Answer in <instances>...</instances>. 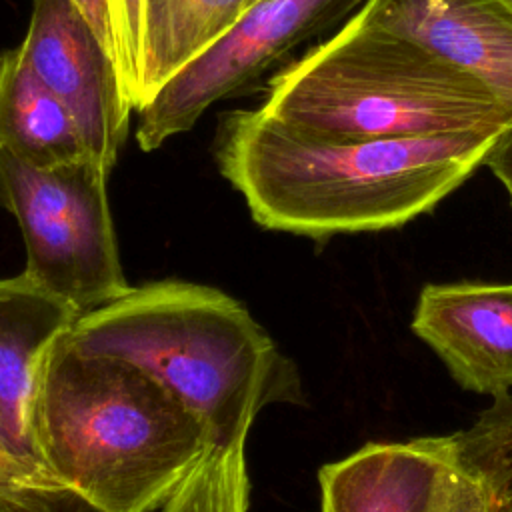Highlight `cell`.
Masks as SVG:
<instances>
[{
	"instance_id": "cell-5",
	"label": "cell",
	"mask_w": 512,
	"mask_h": 512,
	"mask_svg": "<svg viewBox=\"0 0 512 512\" xmlns=\"http://www.w3.org/2000/svg\"><path fill=\"white\" fill-rule=\"evenodd\" d=\"M108 174L92 158L34 166L0 150V204L16 218L24 238L22 272L78 316L132 288L118 256L106 194Z\"/></svg>"
},
{
	"instance_id": "cell-2",
	"label": "cell",
	"mask_w": 512,
	"mask_h": 512,
	"mask_svg": "<svg viewBox=\"0 0 512 512\" xmlns=\"http://www.w3.org/2000/svg\"><path fill=\"white\" fill-rule=\"evenodd\" d=\"M34 444L72 504L152 512L214 448L204 424L138 366L78 348L70 332L46 356Z\"/></svg>"
},
{
	"instance_id": "cell-12",
	"label": "cell",
	"mask_w": 512,
	"mask_h": 512,
	"mask_svg": "<svg viewBox=\"0 0 512 512\" xmlns=\"http://www.w3.org/2000/svg\"><path fill=\"white\" fill-rule=\"evenodd\" d=\"M512 494V396L494 404L466 430L418 512H506Z\"/></svg>"
},
{
	"instance_id": "cell-10",
	"label": "cell",
	"mask_w": 512,
	"mask_h": 512,
	"mask_svg": "<svg viewBox=\"0 0 512 512\" xmlns=\"http://www.w3.org/2000/svg\"><path fill=\"white\" fill-rule=\"evenodd\" d=\"M356 14L480 78L512 112V6L506 0H366Z\"/></svg>"
},
{
	"instance_id": "cell-14",
	"label": "cell",
	"mask_w": 512,
	"mask_h": 512,
	"mask_svg": "<svg viewBox=\"0 0 512 512\" xmlns=\"http://www.w3.org/2000/svg\"><path fill=\"white\" fill-rule=\"evenodd\" d=\"M246 8L248 0H146L138 108L222 36Z\"/></svg>"
},
{
	"instance_id": "cell-6",
	"label": "cell",
	"mask_w": 512,
	"mask_h": 512,
	"mask_svg": "<svg viewBox=\"0 0 512 512\" xmlns=\"http://www.w3.org/2000/svg\"><path fill=\"white\" fill-rule=\"evenodd\" d=\"M366 0H258L170 76L138 108L136 140L152 152L168 138L188 132L216 102L260 78L308 38L350 18Z\"/></svg>"
},
{
	"instance_id": "cell-9",
	"label": "cell",
	"mask_w": 512,
	"mask_h": 512,
	"mask_svg": "<svg viewBox=\"0 0 512 512\" xmlns=\"http://www.w3.org/2000/svg\"><path fill=\"white\" fill-rule=\"evenodd\" d=\"M78 314L24 272L0 280V432L14 456L66 504L70 498L44 470L34 444V400L48 352Z\"/></svg>"
},
{
	"instance_id": "cell-17",
	"label": "cell",
	"mask_w": 512,
	"mask_h": 512,
	"mask_svg": "<svg viewBox=\"0 0 512 512\" xmlns=\"http://www.w3.org/2000/svg\"><path fill=\"white\" fill-rule=\"evenodd\" d=\"M66 502L6 446L0 432V512H58Z\"/></svg>"
},
{
	"instance_id": "cell-16",
	"label": "cell",
	"mask_w": 512,
	"mask_h": 512,
	"mask_svg": "<svg viewBox=\"0 0 512 512\" xmlns=\"http://www.w3.org/2000/svg\"><path fill=\"white\" fill-rule=\"evenodd\" d=\"M116 32V68L126 102L136 110L144 62L146 0H110Z\"/></svg>"
},
{
	"instance_id": "cell-20",
	"label": "cell",
	"mask_w": 512,
	"mask_h": 512,
	"mask_svg": "<svg viewBox=\"0 0 512 512\" xmlns=\"http://www.w3.org/2000/svg\"><path fill=\"white\" fill-rule=\"evenodd\" d=\"M254 2H258V0H248V6H250V4H254Z\"/></svg>"
},
{
	"instance_id": "cell-13",
	"label": "cell",
	"mask_w": 512,
	"mask_h": 512,
	"mask_svg": "<svg viewBox=\"0 0 512 512\" xmlns=\"http://www.w3.org/2000/svg\"><path fill=\"white\" fill-rule=\"evenodd\" d=\"M0 150L34 166L92 158L78 124L26 62L20 46L0 54Z\"/></svg>"
},
{
	"instance_id": "cell-21",
	"label": "cell",
	"mask_w": 512,
	"mask_h": 512,
	"mask_svg": "<svg viewBox=\"0 0 512 512\" xmlns=\"http://www.w3.org/2000/svg\"><path fill=\"white\" fill-rule=\"evenodd\" d=\"M506 2H508V4H510V6H512V0H506Z\"/></svg>"
},
{
	"instance_id": "cell-11",
	"label": "cell",
	"mask_w": 512,
	"mask_h": 512,
	"mask_svg": "<svg viewBox=\"0 0 512 512\" xmlns=\"http://www.w3.org/2000/svg\"><path fill=\"white\" fill-rule=\"evenodd\" d=\"M454 446L456 432L368 442L320 468V512H418Z\"/></svg>"
},
{
	"instance_id": "cell-8",
	"label": "cell",
	"mask_w": 512,
	"mask_h": 512,
	"mask_svg": "<svg viewBox=\"0 0 512 512\" xmlns=\"http://www.w3.org/2000/svg\"><path fill=\"white\" fill-rule=\"evenodd\" d=\"M412 332L466 390L512 392V282H446L420 290Z\"/></svg>"
},
{
	"instance_id": "cell-7",
	"label": "cell",
	"mask_w": 512,
	"mask_h": 512,
	"mask_svg": "<svg viewBox=\"0 0 512 512\" xmlns=\"http://www.w3.org/2000/svg\"><path fill=\"white\" fill-rule=\"evenodd\" d=\"M20 50L78 124L90 156L110 172L134 110L124 98L112 54L78 4L32 0Z\"/></svg>"
},
{
	"instance_id": "cell-15",
	"label": "cell",
	"mask_w": 512,
	"mask_h": 512,
	"mask_svg": "<svg viewBox=\"0 0 512 512\" xmlns=\"http://www.w3.org/2000/svg\"><path fill=\"white\" fill-rule=\"evenodd\" d=\"M246 442L214 446L162 504V512H248Z\"/></svg>"
},
{
	"instance_id": "cell-3",
	"label": "cell",
	"mask_w": 512,
	"mask_h": 512,
	"mask_svg": "<svg viewBox=\"0 0 512 512\" xmlns=\"http://www.w3.org/2000/svg\"><path fill=\"white\" fill-rule=\"evenodd\" d=\"M70 338L84 352L144 370L204 424L214 446L246 442L270 404L302 402L294 362L238 300L210 286L130 288L78 316Z\"/></svg>"
},
{
	"instance_id": "cell-19",
	"label": "cell",
	"mask_w": 512,
	"mask_h": 512,
	"mask_svg": "<svg viewBox=\"0 0 512 512\" xmlns=\"http://www.w3.org/2000/svg\"><path fill=\"white\" fill-rule=\"evenodd\" d=\"M484 166H488L490 172L498 178L512 206V126L498 136L496 144L484 160Z\"/></svg>"
},
{
	"instance_id": "cell-4",
	"label": "cell",
	"mask_w": 512,
	"mask_h": 512,
	"mask_svg": "<svg viewBox=\"0 0 512 512\" xmlns=\"http://www.w3.org/2000/svg\"><path fill=\"white\" fill-rule=\"evenodd\" d=\"M260 108L300 132L338 142L512 126V112L486 82L356 12L278 70Z\"/></svg>"
},
{
	"instance_id": "cell-1",
	"label": "cell",
	"mask_w": 512,
	"mask_h": 512,
	"mask_svg": "<svg viewBox=\"0 0 512 512\" xmlns=\"http://www.w3.org/2000/svg\"><path fill=\"white\" fill-rule=\"evenodd\" d=\"M500 134L338 142L258 106L222 118L216 162L260 226L328 238L398 228L434 210L484 164Z\"/></svg>"
},
{
	"instance_id": "cell-18",
	"label": "cell",
	"mask_w": 512,
	"mask_h": 512,
	"mask_svg": "<svg viewBox=\"0 0 512 512\" xmlns=\"http://www.w3.org/2000/svg\"><path fill=\"white\" fill-rule=\"evenodd\" d=\"M116 62V32L110 0H74Z\"/></svg>"
}]
</instances>
